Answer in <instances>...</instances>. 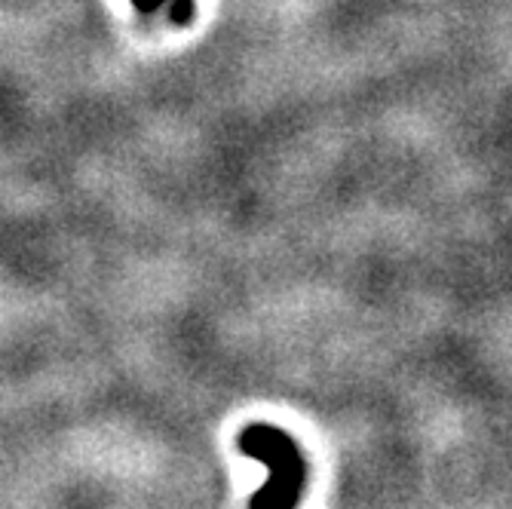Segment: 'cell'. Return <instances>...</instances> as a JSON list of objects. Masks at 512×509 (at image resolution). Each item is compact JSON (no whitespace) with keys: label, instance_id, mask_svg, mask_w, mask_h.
<instances>
[{"label":"cell","instance_id":"cell-2","mask_svg":"<svg viewBox=\"0 0 512 509\" xmlns=\"http://www.w3.org/2000/svg\"><path fill=\"white\" fill-rule=\"evenodd\" d=\"M132 7L142 13V16H151L163 7V0H132Z\"/></svg>","mask_w":512,"mask_h":509},{"label":"cell","instance_id":"cell-1","mask_svg":"<svg viewBox=\"0 0 512 509\" xmlns=\"http://www.w3.org/2000/svg\"><path fill=\"white\" fill-rule=\"evenodd\" d=\"M240 451L261 460L270 470V479L264 482L261 491L249 497L252 506H295L298 497L304 494V479H307V464L298 442L279 427L270 424H252L240 433L237 439Z\"/></svg>","mask_w":512,"mask_h":509}]
</instances>
